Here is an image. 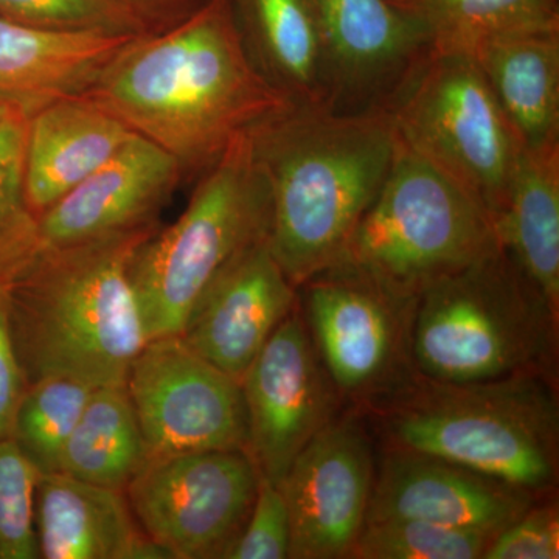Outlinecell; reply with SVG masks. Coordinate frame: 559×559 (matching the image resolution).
I'll return each instance as SVG.
<instances>
[{
    "label": "cell",
    "mask_w": 559,
    "mask_h": 559,
    "mask_svg": "<svg viewBox=\"0 0 559 559\" xmlns=\"http://www.w3.org/2000/svg\"><path fill=\"white\" fill-rule=\"evenodd\" d=\"M270 223V193L245 132L194 180L179 218L135 249L130 274L148 341L179 336L216 280L267 238Z\"/></svg>",
    "instance_id": "obj_7"
},
{
    "label": "cell",
    "mask_w": 559,
    "mask_h": 559,
    "mask_svg": "<svg viewBox=\"0 0 559 559\" xmlns=\"http://www.w3.org/2000/svg\"><path fill=\"white\" fill-rule=\"evenodd\" d=\"M500 248L488 210L395 132L388 176L330 270L417 300Z\"/></svg>",
    "instance_id": "obj_4"
},
{
    "label": "cell",
    "mask_w": 559,
    "mask_h": 559,
    "mask_svg": "<svg viewBox=\"0 0 559 559\" xmlns=\"http://www.w3.org/2000/svg\"><path fill=\"white\" fill-rule=\"evenodd\" d=\"M557 506H532L492 538L484 559H558Z\"/></svg>",
    "instance_id": "obj_32"
},
{
    "label": "cell",
    "mask_w": 559,
    "mask_h": 559,
    "mask_svg": "<svg viewBox=\"0 0 559 559\" xmlns=\"http://www.w3.org/2000/svg\"><path fill=\"white\" fill-rule=\"evenodd\" d=\"M250 60L293 105L334 108L310 0H231Z\"/></svg>",
    "instance_id": "obj_21"
},
{
    "label": "cell",
    "mask_w": 559,
    "mask_h": 559,
    "mask_svg": "<svg viewBox=\"0 0 559 559\" xmlns=\"http://www.w3.org/2000/svg\"><path fill=\"white\" fill-rule=\"evenodd\" d=\"M495 536L418 520L367 522L349 558L477 559L484 558Z\"/></svg>",
    "instance_id": "obj_28"
},
{
    "label": "cell",
    "mask_w": 559,
    "mask_h": 559,
    "mask_svg": "<svg viewBox=\"0 0 559 559\" xmlns=\"http://www.w3.org/2000/svg\"><path fill=\"white\" fill-rule=\"evenodd\" d=\"M558 318L500 248L415 300L411 358L428 381L471 384L539 371Z\"/></svg>",
    "instance_id": "obj_6"
},
{
    "label": "cell",
    "mask_w": 559,
    "mask_h": 559,
    "mask_svg": "<svg viewBox=\"0 0 559 559\" xmlns=\"http://www.w3.org/2000/svg\"><path fill=\"white\" fill-rule=\"evenodd\" d=\"M16 110H25L17 103L9 100V98L0 97V123L10 117L11 114L16 112ZM27 112V110H25Z\"/></svg>",
    "instance_id": "obj_35"
},
{
    "label": "cell",
    "mask_w": 559,
    "mask_h": 559,
    "mask_svg": "<svg viewBox=\"0 0 559 559\" xmlns=\"http://www.w3.org/2000/svg\"><path fill=\"white\" fill-rule=\"evenodd\" d=\"M35 532L43 559H175L135 521L121 489L40 474Z\"/></svg>",
    "instance_id": "obj_18"
},
{
    "label": "cell",
    "mask_w": 559,
    "mask_h": 559,
    "mask_svg": "<svg viewBox=\"0 0 559 559\" xmlns=\"http://www.w3.org/2000/svg\"><path fill=\"white\" fill-rule=\"evenodd\" d=\"M94 389L62 377L43 378L25 388L10 439L40 474L60 471L66 443Z\"/></svg>",
    "instance_id": "obj_26"
},
{
    "label": "cell",
    "mask_w": 559,
    "mask_h": 559,
    "mask_svg": "<svg viewBox=\"0 0 559 559\" xmlns=\"http://www.w3.org/2000/svg\"><path fill=\"white\" fill-rule=\"evenodd\" d=\"M381 106L396 135L476 198L495 221L524 146L476 61L428 49Z\"/></svg>",
    "instance_id": "obj_8"
},
{
    "label": "cell",
    "mask_w": 559,
    "mask_h": 559,
    "mask_svg": "<svg viewBox=\"0 0 559 559\" xmlns=\"http://www.w3.org/2000/svg\"><path fill=\"white\" fill-rule=\"evenodd\" d=\"M83 95L167 151L186 180L293 105L250 60L231 0H207L171 27L135 36Z\"/></svg>",
    "instance_id": "obj_1"
},
{
    "label": "cell",
    "mask_w": 559,
    "mask_h": 559,
    "mask_svg": "<svg viewBox=\"0 0 559 559\" xmlns=\"http://www.w3.org/2000/svg\"><path fill=\"white\" fill-rule=\"evenodd\" d=\"M135 36L39 31L0 16V97L28 114L83 94Z\"/></svg>",
    "instance_id": "obj_20"
},
{
    "label": "cell",
    "mask_w": 559,
    "mask_h": 559,
    "mask_svg": "<svg viewBox=\"0 0 559 559\" xmlns=\"http://www.w3.org/2000/svg\"><path fill=\"white\" fill-rule=\"evenodd\" d=\"M373 484L366 432L353 421H330L278 485L289 511V558H349L366 527Z\"/></svg>",
    "instance_id": "obj_13"
},
{
    "label": "cell",
    "mask_w": 559,
    "mask_h": 559,
    "mask_svg": "<svg viewBox=\"0 0 559 559\" xmlns=\"http://www.w3.org/2000/svg\"><path fill=\"white\" fill-rule=\"evenodd\" d=\"M153 25L154 31L178 24L207 0H123Z\"/></svg>",
    "instance_id": "obj_34"
},
{
    "label": "cell",
    "mask_w": 559,
    "mask_h": 559,
    "mask_svg": "<svg viewBox=\"0 0 559 559\" xmlns=\"http://www.w3.org/2000/svg\"><path fill=\"white\" fill-rule=\"evenodd\" d=\"M310 3L325 47L336 109L345 98L384 102L428 50L423 33L389 0Z\"/></svg>",
    "instance_id": "obj_17"
},
{
    "label": "cell",
    "mask_w": 559,
    "mask_h": 559,
    "mask_svg": "<svg viewBox=\"0 0 559 559\" xmlns=\"http://www.w3.org/2000/svg\"><path fill=\"white\" fill-rule=\"evenodd\" d=\"M39 477V469L13 440H0V559H39L35 532Z\"/></svg>",
    "instance_id": "obj_30"
},
{
    "label": "cell",
    "mask_w": 559,
    "mask_h": 559,
    "mask_svg": "<svg viewBox=\"0 0 559 559\" xmlns=\"http://www.w3.org/2000/svg\"><path fill=\"white\" fill-rule=\"evenodd\" d=\"M429 50L469 55L484 40L559 31L558 0H389Z\"/></svg>",
    "instance_id": "obj_25"
},
{
    "label": "cell",
    "mask_w": 559,
    "mask_h": 559,
    "mask_svg": "<svg viewBox=\"0 0 559 559\" xmlns=\"http://www.w3.org/2000/svg\"><path fill=\"white\" fill-rule=\"evenodd\" d=\"M134 135L83 94L55 98L28 114L24 183L35 215L39 218Z\"/></svg>",
    "instance_id": "obj_19"
},
{
    "label": "cell",
    "mask_w": 559,
    "mask_h": 559,
    "mask_svg": "<svg viewBox=\"0 0 559 559\" xmlns=\"http://www.w3.org/2000/svg\"><path fill=\"white\" fill-rule=\"evenodd\" d=\"M248 451L150 457L124 489L140 528L175 559H224L259 489Z\"/></svg>",
    "instance_id": "obj_9"
},
{
    "label": "cell",
    "mask_w": 559,
    "mask_h": 559,
    "mask_svg": "<svg viewBox=\"0 0 559 559\" xmlns=\"http://www.w3.org/2000/svg\"><path fill=\"white\" fill-rule=\"evenodd\" d=\"M532 506L533 495L524 489L393 447L374 476L366 524L418 520L498 535Z\"/></svg>",
    "instance_id": "obj_14"
},
{
    "label": "cell",
    "mask_w": 559,
    "mask_h": 559,
    "mask_svg": "<svg viewBox=\"0 0 559 559\" xmlns=\"http://www.w3.org/2000/svg\"><path fill=\"white\" fill-rule=\"evenodd\" d=\"M27 119L28 112L16 110L0 123V285H9L43 246L39 218L25 194Z\"/></svg>",
    "instance_id": "obj_27"
},
{
    "label": "cell",
    "mask_w": 559,
    "mask_h": 559,
    "mask_svg": "<svg viewBox=\"0 0 559 559\" xmlns=\"http://www.w3.org/2000/svg\"><path fill=\"white\" fill-rule=\"evenodd\" d=\"M240 382L249 455L260 477L278 487L299 452L333 421L334 385L299 308L280 323Z\"/></svg>",
    "instance_id": "obj_11"
},
{
    "label": "cell",
    "mask_w": 559,
    "mask_h": 559,
    "mask_svg": "<svg viewBox=\"0 0 559 559\" xmlns=\"http://www.w3.org/2000/svg\"><path fill=\"white\" fill-rule=\"evenodd\" d=\"M289 511L282 489L260 477L248 521L224 559L289 558Z\"/></svg>",
    "instance_id": "obj_31"
},
{
    "label": "cell",
    "mask_w": 559,
    "mask_h": 559,
    "mask_svg": "<svg viewBox=\"0 0 559 559\" xmlns=\"http://www.w3.org/2000/svg\"><path fill=\"white\" fill-rule=\"evenodd\" d=\"M182 182L175 157L135 134L39 216L40 240L64 246L154 226Z\"/></svg>",
    "instance_id": "obj_16"
},
{
    "label": "cell",
    "mask_w": 559,
    "mask_h": 559,
    "mask_svg": "<svg viewBox=\"0 0 559 559\" xmlns=\"http://www.w3.org/2000/svg\"><path fill=\"white\" fill-rule=\"evenodd\" d=\"M0 16L49 32L121 36L156 32L123 0H0Z\"/></svg>",
    "instance_id": "obj_29"
},
{
    "label": "cell",
    "mask_w": 559,
    "mask_h": 559,
    "mask_svg": "<svg viewBox=\"0 0 559 559\" xmlns=\"http://www.w3.org/2000/svg\"><path fill=\"white\" fill-rule=\"evenodd\" d=\"M495 227L500 246L558 318L559 143L522 150Z\"/></svg>",
    "instance_id": "obj_23"
},
{
    "label": "cell",
    "mask_w": 559,
    "mask_h": 559,
    "mask_svg": "<svg viewBox=\"0 0 559 559\" xmlns=\"http://www.w3.org/2000/svg\"><path fill=\"white\" fill-rule=\"evenodd\" d=\"M124 385L150 457L248 451L241 382L193 352L182 337L146 342Z\"/></svg>",
    "instance_id": "obj_10"
},
{
    "label": "cell",
    "mask_w": 559,
    "mask_h": 559,
    "mask_svg": "<svg viewBox=\"0 0 559 559\" xmlns=\"http://www.w3.org/2000/svg\"><path fill=\"white\" fill-rule=\"evenodd\" d=\"M393 447L535 492L558 471V404L539 371L444 384L426 380L389 414Z\"/></svg>",
    "instance_id": "obj_5"
},
{
    "label": "cell",
    "mask_w": 559,
    "mask_h": 559,
    "mask_svg": "<svg viewBox=\"0 0 559 559\" xmlns=\"http://www.w3.org/2000/svg\"><path fill=\"white\" fill-rule=\"evenodd\" d=\"M270 193L267 245L297 289L330 270L377 198L395 153L381 105L353 112L290 105L248 131Z\"/></svg>",
    "instance_id": "obj_2"
},
{
    "label": "cell",
    "mask_w": 559,
    "mask_h": 559,
    "mask_svg": "<svg viewBox=\"0 0 559 559\" xmlns=\"http://www.w3.org/2000/svg\"><path fill=\"white\" fill-rule=\"evenodd\" d=\"M297 305V288L264 238L216 280L179 336L202 358L241 381L272 333Z\"/></svg>",
    "instance_id": "obj_15"
},
{
    "label": "cell",
    "mask_w": 559,
    "mask_h": 559,
    "mask_svg": "<svg viewBox=\"0 0 559 559\" xmlns=\"http://www.w3.org/2000/svg\"><path fill=\"white\" fill-rule=\"evenodd\" d=\"M304 289L305 323L334 388L367 396L395 380L411 348L415 300H404L369 280L325 271Z\"/></svg>",
    "instance_id": "obj_12"
},
{
    "label": "cell",
    "mask_w": 559,
    "mask_h": 559,
    "mask_svg": "<svg viewBox=\"0 0 559 559\" xmlns=\"http://www.w3.org/2000/svg\"><path fill=\"white\" fill-rule=\"evenodd\" d=\"M27 388L14 353L7 308V285H0V440L10 439L14 414Z\"/></svg>",
    "instance_id": "obj_33"
},
{
    "label": "cell",
    "mask_w": 559,
    "mask_h": 559,
    "mask_svg": "<svg viewBox=\"0 0 559 559\" xmlns=\"http://www.w3.org/2000/svg\"><path fill=\"white\" fill-rule=\"evenodd\" d=\"M157 229L159 224L72 245H43L11 280V342L27 384L49 377L92 388L124 384L148 342L131 260Z\"/></svg>",
    "instance_id": "obj_3"
},
{
    "label": "cell",
    "mask_w": 559,
    "mask_h": 559,
    "mask_svg": "<svg viewBox=\"0 0 559 559\" xmlns=\"http://www.w3.org/2000/svg\"><path fill=\"white\" fill-rule=\"evenodd\" d=\"M127 385L95 388L62 452L60 471L124 491L148 462Z\"/></svg>",
    "instance_id": "obj_24"
},
{
    "label": "cell",
    "mask_w": 559,
    "mask_h": 559,
    "mask_svg": "<svg viewBox=\"0 0 559 559\" xmlns=\"http://www.w3.org/2000/svg\"><path fill=\"white\" fill-rule=\"evenodd\" d=\"M469 57L524 148L559 143V31L498 36Z\"/></svg>",
    "instance_id": "obj_22"
}]
</instances>
